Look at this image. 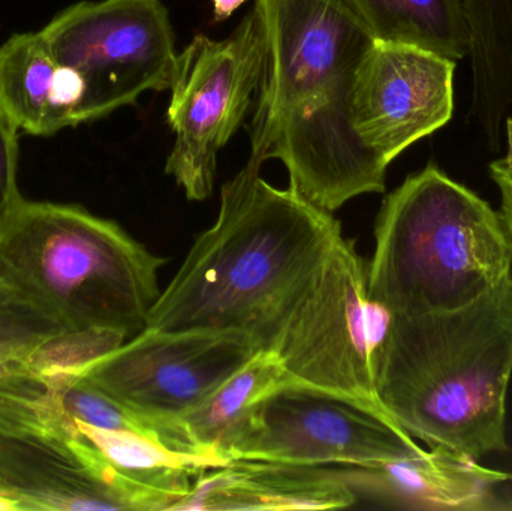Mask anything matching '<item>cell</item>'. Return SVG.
<instances>
[{
    "label": "cell",
    "instance_id": "1",
    "mask_svg": "<svg viewBox=\"0 0 512 511\" xmlns=\"http://www.w3.org/2000/svg\"><path fill=\"white\" fill-rule=\"evenodd\" d=\"M265 57L251 161L277 159L289 186L334 213L382 194L388 165L355 132L352 101L372 33L348 0H256Z\"/></svg>",
    "mask_w": 512,
    "mask_h": 511
},
{
    "label": "cell",
    "instance_id": "3",
    "mask_svg": "<svg viewBox=\"0 0 512 511\" xmlns=\"http://www.w3.org/2000/svg\"><path fill=\"white\" fill-rule=\"evenodd\" d=\"M511 377L512 275L463 308L394 315L376 389L412 438L478 461L508 452Z\"/></svg>",
    "mask_w": 512,
    "mask_h": 511
},
{
    "label": "cell",
    "instance_id": "4",
    "mask_svg": "<svg viewBox=\"0 0 512 511\" xmlns=\"http://www.w3.org/2000/svg\"><path fill=\"white\" fill-rule=\"evenodd\" d=\"M165 263L116 222L74 204L23 198L0 222V285L69 335L143 332Z\"/></svg>",
    "mask_w": 512,
    "mask_h": 511
},
{
    "label": "cell",
    "instance_id": "2",
    "mask_svg": "<svg viewBox=\"0 0 512 511\" xmlns=\"http://www.w3.org/2000/svg\"><path fill=\"white\" fill-rule=\"evenodd\" d=\"M259 170L249 159L222 186L218 219L159 294L146 329L236 335L276 350L343 233L333 213Z\"/></svg>",
    "mask_w": 512,
    "mask_h": 511
},
{
    "label": "cell",
    "instance_id": "10",
    "mask_svg": "<svg viewBox=\"0 0 512 511\" xmlns=\"http://www.w3.org/2000/svg\"><path fill=\"white\" fill-rule=\"evenodd\" d=\"M420 449L397 423L339 396L286 386L262 399L219 449L234 461L373 467Z\"/></svg>",
    "mask_w": 512,
    "mask_h": 511
},
{
    "label": "cell",
    "instance_id": "7",
    "mask_svg": "<svg viewBox=\"0 0 512 511\" xmlns=\"http://www.w3.org/2000/svg\"><path fill=\"white\" fill-rule=\"evenodd\" d=\"M0 429L35 438L98 477L132 511H173L195 480L222 467L210 456L171 449L149 435L87 425L60 407L39 371L0 387Z\"/></svg>",
    "mask_w": 512,
    "mask_h": 511
},
{
    "label": "cell",
    "instance_id": "15",
    "mask_svg": "<svg viewBox=\"0 0 512 511\" xmlns=\"http://www.w3.org/2000/svg\"><path fill=\"white\" fill-rule=\"evenodd\" d=\"M83 86L60 65L41 32L18 33L0 47V111L20 131L50 137L81 125Z\"/></svg>",
    "mask_w": 512,
    "mask_h": 511
},
{
    "label": "cell",
    "instance_id": "8",
    "mask_svg": "<svg viewBox=\"0 0 512 511\" xmlns=\"http://www.w3.org/2000/svg\"><path fill=\"white\" fill-rule=\"evenodd\" d=\"M41 33L81 81V125L137 104L143 93L170 89L179 54L161 0L78 2Z\"/></svg>",
    "mask_w": 512,
    "mask_h": 511
},
{
    "label": "cell",
    "instance_id": "11",
    "mask_svg": "<svg viewBox=\"0 0 512 511\" xmlns=\"http://www.w3.org/2000/svg\"><path fill=\"white\" fill-rule=\"evenodd\" d=\"M259 350L242 336L144 329L119 347L71 365L96 389L158 428L171 447V428L203 404ZM173 449V447H171Z\"/></svg>",
    "mask_w": 512,
    "mask_h": 511
},
{
    "label": "cell",
    "instance_id": "9",
    "mask_svg": "<svg viewBox=\"0 0 512 511\" xmlns=\"http://www.w3.org/2000/svg\"><path fill=\"white\" fill-rule=\"evenodd\" d=\"M264 57V27L255 6L228 38L198 33L177 56L167 111L176 141L165 173L189 201L212 195L219 152L248 114Z\"/></svg>",
    "mask_w": 512,
    "mask_h": 511
},
{
    "label": "cell",
    "instance_id": "22",
    "mask_svg": "<svg viewBox=\"0 0 512 511\" xmlns=\"http://www.w3.org/2000/svg\"><path fill=\"white\" fill-rule=\"evenodd\" d=\"M213 14H215V21H225L248 0H212Z\"/></svg>",
    "mask_w": 512,
    "mask_h": 511
},
{
    "label": "cell",
    "instance_id": "19",
    "mask_svg": "<svg viewBox=\"0 0 512 511\" xmlns=\"http://www.w3.org/2000/svg\"><path fill=\"white\" fill-rule=\"evenodd\" d=\"M71 336L26 300L0 285V384L45 360H62Z\"/></svg>",
    "mask_w": 512,
    "mask_h": 511
},
{
    "label": "cell",
    "instance_id": "13",
    "mask_svg": "<svg viewBox=\"0 0 512 511\" xmlns=\"http://www.w3.org/2000/svg\"><path fill=\"white\" fill-rule=\"evenodd\" d=\"M387 506L427 511L510 510L496 486L512 474L478 464L445 447L414 450L373 467L355 468L345 477Z\"/></svg>",
    "mask_w": 512,
    "mask_h": 511
},
{
    "label": "cell",
    "instance_id": "20",
    "mask_svg": "<svg viewBox=\"0 0 512 511\" xmlns=\"http://www.w3.org/2000/svg\"><path fill=\"white\" fill-rule=\"evenodd\" d=\"M20 129L0 111V222L23 200L17 185Z\"/></svg>",
    "mask_w": 512,
    "mask_h": 511
},
{
    "label": "cell",
    "instance_id": "14",
    "mask_svg": "<svg viewBox=\"0 0 512 511\" xmlns=\"http://www.w3.org/2000/svg\"><path fill=\"white\" fill-rule=\"evenodd\" d=\"M355 501L345 477L318 467L234 461L204 471L173 511L334 510Z\"/></svg>",
    "mask_w": 512,
    "mask_h": 511
},
{
    "label": "cell",
    "instance_id": "17",
    "mask_svg": "<svg viewBox=\"0 0 512 511\" xmlns=\"http://www.w3.org/2000/svg\"><path fill=\"white\" fill-rule=\"evenodd\" d=\"M286 386L297 384L288 377L279 357L259 351L203 404L174 423L171 447L179 452L210 456L225 465L218 458L225 441L262 399Z\"/></svg>",
    "mask_w": 512,
    "mask_h": 511
},
{
    "label": "cell",
    "instance_id": "16",
    "mask_svg": "<svg viewBox=\"0 0 512 511\" xmlns=\"http://www.w3.org/2000/svg\"><path fill=\"white\" fill-rule=\"evenodd\" d=\"M0 497L18 511L126 510L110 488L74 459L2 429Z\"/></svg>",
    "mask_w": 512,
    "mask_h": 511
},
{
    "label": "cell",
    "instance_id": "24",
    "mask_svg": "<svg viewBox=\"0 0 512 511\" xmlns=\"http://www.w3.org/2000/svg\"><path fill=\"white\" fill-rule=\"evenodd\" d=\"M511 510H512V504H511Z\"/></svg>",
    "mask_w": 512,
    "mask_h": 511
},
{
    "label": "cell",
    "instance_id": "21",
    "mask_svg": "<svg viewBox=\"0 0 512 511\" xmlns=\"http://www.w3.org/2000/svg\"><path fill=\"white\" fill-rule=\"evenodd\" d=\"M501 215L502 222H504L505 230L510 236L512 242V179L501 186Z\"/></svg>",
    "mask_w": 512,
    "mask_h": 511
},
{
    "label": "cell",
    "instance_id": "23",
    "mask_svg": "<svg viewBox=\"0 0 512 511\" xmlns=\"http://www.w3.org/2000/svg\"><path fill=\"white\" fill-rule=\"evenodd\" d=\"M0 511H18L14 504L6 501L5 498L0 497Z\"/></svg>",
    "mask_w": 512,
    "mask_h": 511
},
{
    "label": "cell",
    "instance_id": "6",
    "mask_svg": "<svg viewBox=\"0 0 512 511\" xmlns=\"http://www.w3.org/2000/svg\"><path fill=\"white\" fill-rule=\"evenodd\" d=\"M393 318L370 299L367 264L354 240L343 237L273 354L297 386L339 396L394 422L376 389Z\"/></svg>",
    "mask_w": 512,
    "mask_h": 511
},
{
    "label": "cell",
    "instance_id": "18",
    "mask_svg": "<svg viewBox=\"0 0 512 511\" xmlns=\"http://www.w3.org/2000/svg\"><path fill=\"white\" fill-rule=\"evenodd\" d=\"M375 41L412 45L447 59L469 56L472 30L463 0H348Z\"/></svg>",
    "mask_w": 512,
    "mask_h": 511
},
{
    "label": "cell",
    "instance_id": "5",
    "mask_svg": "<svg viewBox=\"0 0 512 511\" xmlns=\"http://www.w3.org/2000/svg\"><path fill=\"white\" fill-rule=\"evenodd\" d=\"M511 275L501 215L435 164L382 203L367 293L393 315L463 308Z\"/></svg>",
    "mask_w": 512,
    "mask_h": 511
},
{
    "label": "cell",
    "instance_id": "12",
    "mask_svg": "<svg viewBox=\"0 0 512 511\" xmlns=\"http://www.w3.org/2000/svg\"><path fill=\"white\" fill-rule=\"evenodd\" d=\"M456 62L432 51L373 42L352 101L360 140L390 165L403 150L450 122Z\"/></svg>",
    "mask_w": 512,
    "mask_h": 511
}]
</instances>
